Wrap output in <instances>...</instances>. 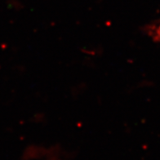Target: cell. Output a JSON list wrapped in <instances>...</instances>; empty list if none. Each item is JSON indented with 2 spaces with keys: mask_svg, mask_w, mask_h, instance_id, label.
<instances>
[{
  "mask_svg": "<svg viewBox=\"0 0 160 160\" xmlns=\"http://www.w3.org/2000/svg\"><path fill=\"white\" fill-rule=\"evenodd\" d=\"M102 52L99 47H90V48H85L82 49V52H83L86 56L88 57H98Z\"/></svg>",
  "mask_w": 160,
  "mask_h": 160,
  "instance_id": "3957f363",
  "label": "cell"
},
{
  "mask_svg": "<svg viewBox=\"0 0 160 160\" xmlns=\"http://www.w3.org/2000/svg\"><path fill=\"white\" fill-rule=\"evenodd\" d=\"M69 154L61 147L60 145H52L49 146L48 154L42 160H68Z\"/></svg>",
  "mask_w": 160,
  "mask_h": 160,
  "instance_id": "7a4b0ae2",
  "label": "cell"
},
{
  "mask_svg": "<svg viewBox=\"0 0 160 160\" xmlns=\"http://www.w3.org/2000/svg\"><path fill=\"white\" fill-rule=\"evenodd\" d=\"M45 114H42V113H38V114H34L33 116V121L34 122H42L43 121H45Z\"/></svg>",
  "mask_w": 160,
  "mask_h": 160,
  "instance_id": "277c9868",
  "label": "cell"
},
{
  "mask_svg": "<svg viewBox=\"0 0 160 160\" xmlns=\"http://www.w3.org/2000/svg\"><path fill=\"white\" fill-rule=\"evenodd\" d=\"M49 146L38 144L27 145L21 154V160H42L48 154Z\"/></svg>",
  "mask_w": 160,
  "mask_h": 160,
  "instance_id": "6da1fadb",
  "label": "cell"
}]
</instances>
